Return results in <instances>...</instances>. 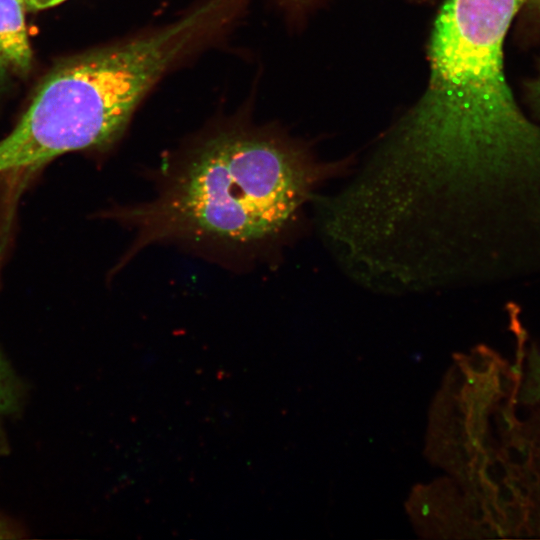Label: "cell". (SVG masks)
Here are the masks:
<instances>
[{"instance_id": "9", "label": "cell", "mask_w": 540, "mask_h": 540, "mask_svg": "<svg viewBox=\"0 0 540 540\" xmlns=\"http://www.w3.org/2000/svg\"><path fill=\"white\" fill-rule=\"evenodd\" d=\"M524 6L540 17V0H526Z\"/></svg>"}, {"instance_id": "5", "label": "cell", "mask_w": 540, "mask_h": 540, "mask_svg": "<svg viewBox=\"0 0 540 540\" xmlns=\"http://www.w3.org/2000/svg\"><path fill=\"white\" fill-rule=\"evenodd\" d=\"M517 383V402L535 405L540 402V348H520L514 370Z\"/></svg>"}, {"instance_id": "4", "label": "cell", "mask_w": 540, "mask_h": 540, "mask_svg": "<svg viewBox=\"0 0 540 540\" xmlns=\"http://www.w3.org/2000/svg\"><path fill=\"white\" fill-rule=\"evenodd\" d=\"M25 0H0V56L5 64L26 72L31 48L25 25Z\"/></svg>"}, {"instance_id": "1", "label": "cell", "mask_w": 540, "mask_h": 540, "mask_svg": "<svg viewBox=\"0 0 540 540\" xmlns=\"http://www.w3.org/2000/svg\"><path fill=\"white\" fill-rule=\"evenodd\" d=\"M525 1L446 0L427 89L362 168L383 200L468 224L540 222V126L504 68V41Z\"/></svg>"}, {"instance_id": "11", "label": "cell", "mask_w": 540, "mask_h": 540, "mask_svg": "<svg viewBox=\"0 0 540 540\" xmlns=\"http://www.w3.org/2000/svg\"><path fill=\"white\" fill-rule=\"evenodd\" d=\"M5 62L3 61L2 57L0 56V84L2 83L4 76H5Z\"/></svg>"}, {"instance_id": "10", "label": "cell", "mask_w": 540, "mask_h": 540, "mask_svg": "<svg viewBox=\"0 0 540 540\" xmlns=\"http://www.w3.org/2000/svg\"><path fill=\"white\" fill-rule=\"evenodd\" d=\"M9 530L8 528L6 527L5 524H3L1 521H0V538H7L9 537Z\"/></svg>"}, {"instance_id": "2", "label": "cell", "mask_w": 540, "mask_h": 540, "mask_svg": "<svg viewBox=\"0 0 540 540\" xmlns=\"http://www.w3.org/2000/svg\"><path fill=\"white\" fill-rule=\"evenodd\" d=\"M350 165L320 161L274 132L215 131L166 158L151 201L109 211L135 230L121 262L163 242L236 255L271 250L294 230L318 189Z\"/></svg>"}, {"instance_id": "8", "label": "cell", "mask_w": 540, "mask_h": 540, "mask_svg": "<svg viewBox=\"0 0 540 540\" xmlns=\"http://www.w3.org/2000/svg\"><path fill=\"white\" fill-rule=\"evenodd\" d=\"M64 0H25V4L30 10H42L55 6Z\"/></svg>"}, {"instance_id": "3", "label": "cell", "mask_w": 540, "mask_h": 540, "mask_svg": "<svg viewBox=\"0 0 540 540\" xmlns=\"http://www.w3.org/2000/svg\"><path fill=\"white\" fill-rule=\"evenodd\" d=\"M179 57L177 41L161 28L65 62L0 141V182L16 191L62 154L111 146Z\"/></svg>"}, {"instance_id": "7", "label": "cell", "mask_w": 540, "mask_h": 540, "mask_svg": "<svg viewBox=\"0 0 540 540\" xmlns=\"http://www.w3.org/2000/svg\"><path fill=\"white\" fill-rule=\"evenodd\" d=\"M528 91L532 105L540 115V66L536 77L528 84Z\"/></svg>"}, {"instance_id": "6", "label": "cell", "mask_w": 540, "mask_h": 540, "mask_svg": "<svg viewBox=\"0 0 540 540\" xmlns=\"http://www.w3.org/2000/svg\"><path fill=\"white\" fill-rule=\"evenodd\" d=\"M20 404V388L15 373L0 352V429Z\"/></svg>"}]
</instances>
